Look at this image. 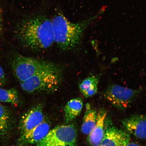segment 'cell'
Instances as JSON below:
<instances>
[{
    "label": "cell",
    "mask_w": 146,
    "mask_h": 146,
    "mask_svg": "<svg viewBox=\"0 0 146 146\" xmlns=\"http://www.w3.org/2000/svg\"><path fill=\"white\" fill-rule=\"evenodd\" d=\"M17 35L24 46L39 50L49 48L54 43L52 20L41 14H35L22 20Z\"/></svg>",
    "instance_id": "obj_1"
},
{
    "label": "cell",
    "mask_w": 146,
    "mask_h": 146,
    "mask_svg": "<svg viewBox=\"0 0 146 146\" xmlns=\"http://www.w3.org/2000/svg\"><path fill=\"white\" fill-rule=\"evenodd\" d=\"M105 11V8H102L94 16L76 23L69 21L62 14L56 15L52 20L54 43L64 50L76 48L81 43L87 27Z\"/></svg>",
    "instance_id": "obj_2"
},
{
    "label": "cell",
    "mask_w": 146,
    "mask_h": 146,
    "mask_svg": "<svg viewBox=\"0 0 146 146\" xmlns=\"http://www.w3.org/2000/svg\"><path fill=\"white\" fill-rule=\"evenodd\" d=\"M62 74L58 66L43 71L20 82L22 89L29 94H41L54 92L61 84Z\"/></svg>",
    "instance_id": "obj_3"
},
{
    "label": "cell",
    "mask_w": 146,
    "mask_h": 146,
    "mask_svg": "<svg viewBox=\"0 0 146 146\" xmlns=\"http://www.w3.org/2000/svg\"><path fill=\"white\" fill-rule=\"evenodd\" d=\"M57 66L44 60L18 54L13 60L12 67L15 76L20 82Z\"/></svg>",
    "instance_id": "obj_4"
},
{
    "label": "cell",
    "mask_w": 146,
    "mask_h": 146,
    "mask_svg": "<svg viewBox=\"0 0 146 146\" xmlns=\"http://www.w3.org/2000/svg\"><path fill=\"white\" fill-rule=\"evenodd\" d=\"M77 131L74 125H62L50 130L35 146H77Z\"/></svg>",
    "instance_id": "obj_5"
},
{
    "label": "cell",
    "mask_w": 146,
    "mask_h": 146,
    "mask_svg": "<svg viewBox=\"0 0 146 146\" xmlns=\"http://www.w3.org/2000/svg\"><path fill=\"white\" fill-rule=\"evenodd\" d=\"M143 91V88L132 89L113 84L107 88L103 95L114 107L123 110L127 109Z\"/></svg>",
    "instance_id": "obj_6"
},
{
    "label": "cell",
    "mask_w": 146,
    "mask_h": 146,
    "mask_svg": "<svg viewBox=\"0 0 146 146\" xmlns=\"http://www.w3.org/2000/svg\"><path fill=\"white\" fill-rule=\"evenodd\" d=\"M50 125L46 120L30 131L21 134L17 141L18 146L36 144L42 140L50 131Z\"/></svg>",
    "instance_id": "obj_7"
},
{
    "label": "cell",
    "mask_w": 146,
    "mask_h": 146,
    "mask_svg": "<svg viewBox=\"0 0 146 146\" xmlns=\"http://www.w3.org/2000/svg\"><path fill=\"white\" fill-rule=\"evenodd\" d=\"M44 120L42 106L33 107L23 116L20 122L19 129L22 134L39 125Z\"/></svg>",
    "instance_id": "obj_8"
},
{
    "label": "cell",
    "mask_w": 146,
    "mask_h": 146,
    "mask_svg": "<svg viewBox=\"0 0 146 146\" xmlns=\"http://www.w3.org/2000/svg\"><path fill=\"white\" fill-rule=\"evenodd\" d=\"M127 132L139 139H146V114L136 115L122 122Z\"/></svg>",
    "instance_id": "obj_9"
},
{
    "label": "cell",
    "mask_w": 146,
    "mask_h": 146,
    "mask_svg": "<svg viewBox=\"0 0 146 146\" xmlns=\"http://www.w3.org/2000/svg\"><path fill=\"white\" fill-rule=\"evenodd\" d=\"M130 140L128 133L109 124L105 127L101 144L104 146H126Z\"/></svg>",
    "instance_id": "obj_10"
},
{
    "label": "cell",
    "mask_w": 146,
    "mask_h": 146,
    "mask_svg": "<svg viewBox=\"0 0 146 146\" xmlns=\"http://www.w3.org/2000/svg\"><path fill=\"white\" fill-rule=\"evenodd\" d=\"M107 115L106 111L104 109L98 112L95 127L88 136V142L92 146H98L102 143L105 135Z\"/></svg>",
    "instance_id": "obj_11"
},
{
    "label": "cell",
    "mask_w": 146,
    "mask_h": 146,
    "mask_svg": "<svg viewBox=\"0 0 146 146\" xmlns=\"http://www.w3.org/2000/svg\"><path fill=\"white\" fill-rule=\"evenodd\" d=\"M86 108L81 130L84 134L88 136L95 127L98 112L88 103Z\"/></svg>",
    "instance_id": "obj_12"
},
{
    "label": "cell",
    "mask_w": 146,
    "mask_h": 146,
    "mask_svg": "<svg viewBox=\"0 0 146 146\" xmlns=\"http://www.w3.org/2000/svg\"><path fill=\"white\" fill-rule=\"evenodd\" d=\"M83 106L82 98H78L69 100L64 108L65 120L66 123L72 121L81 112Z\"/></svg>",
    "instance_id": "obj_13"
},
{
    "label": "cell",
    "mask_w": 146,
    "mask_h": 146,
    "mask_svg": "<svg viewBox=\"0 0 146 146\" xmlns=\"http://www.w3.org/2000/svg\"><path fill=\"white\" fill-rule=\"evenodd\" d=\"M98 83L99 78L97 76H89L80 83V90L85 97H91L97 92Z\"/></svg>",
    "instance_id": "obj_14"
},
{
    "label": "cell",
    "mask_w": 146,
    "mask_h": 146,
    "mask_svg": "<svg viewBox=\"0 0 146 146\" xmlns=\"http://www.w3.org/2000/svg\"><path fill=\"white\" fill-rule=\"evenodd\" d=\"M0 101L17 106L19 103V97L16 89H5L0 88Z\"/></svg>",
    "instance_id": "obj_15"
},
{
    "label": "cell",
    "mask_w": 146,
    "mask_h": 146,
    "mask_svg": "<svg viewBox=\"0 0 146 146\" xmlns=\"http://www.w3.org/2000/svg\"><path fill=\"white\" fill-rule=\"evenodd\" d=\"M10 119L8 110L0 104V133L4 134L8 131Z\"/></svg>",
    "instance_id": "obj_16"
},
{
    "label": "cell",
    "mask_w": 146,
    "mask_h": 146,
    "mask_svg": "<svg viewBox=\"0 0 146 146\" xmlns=\"http://www.w3.org/2000/svg\"><path fill=\"white\" fill-rule=\"evenodd\" d=\"M6 80L4 71L0 66V86H4L6 83Z\"/></svg>",
    "instance_id": "obj_17"
},
{
    "label": "cell",
    "mask_w": 146,
    "mask_h": 146,
    "mask_svg": "<svg viewBox=\"0 0 146 146\" xmlns=\"http://www.w3.org/2000/svg\"><path fill=\"white\" fill-rule=\"evenodd\" d=\"M3 30V22L2 18L1 12V9L0 8V34L2 32Z\"/></svg>",
    "instance_id": "obj_18"
},
{
    "label": "cell",
    "mask_w": 146,
    "mask_h": 146,
    "mask_svg": "<svg viewBox=\"0 0 146 146\" xmlns=\"http://www.w3.org/2000/svg\"><path fill=\"white\" fill-rule=\"evenodd\" d=\"M126 146H141L139 144L136 142L132 141H129L127 144Z\"/></svg>",
    "instance_id": "obj_19"
},
{
    "label": "cell",
    "mask_w": 146,
    "mask_h": 146,
    "mask_svg": "<svg viewBox=\"0 0 146 146\" xmlns=\"http://www.w3.org/2000/svg\"><path fill=\"white\" fill-rule=\"evenodd\" d=\"M104 146V145H102V144H100V145H99V146Z\"/></svg>",
    "instance_id": "obj_20"
}]
</instances>
